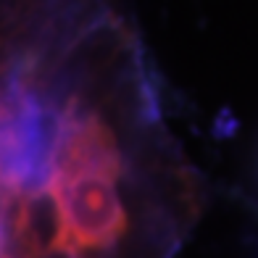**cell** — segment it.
Listing matches in <instances>:
<instances>
[{
	"label": "cell",
	"instance_id": "obj_1",
	"mask_svg": "<svg viewBox=\"0 0 258 258\" xmlns=\"http://www.w3.org/2000/svg\"><path fill=\"white\" fill-rule=\"evenodd\" d=\"M121 150L98 113L69 108L58 121L48 192L55 208L53 250L66 258L108 253L126 234Z\"/></svg>",
	"mask_w": 258,
	"mask_h": 258
},
{
	"label": "cell",
	"instance_id": "obj_2",
	"mask_svg": "<svg viewBox=\"0 0 258 258\" xmlns=\"http://www.w3.org/2000/svg\"><path fill=\"white\" fill-rule=\"evenodd\" d=\"M58 124L48 103L21 82L0 92V182L19 192H37L48 184Z\"/></svg>",
	"mask_w": 258,
	"mask_h": 258
},
{
	"label": "cell",
	"instance_id": "obj_3",
	"mask_svg": "<svg viewBox=\"0 0 258 258\" xmlns=\"http://www.w3.org/2000/svg\"><path fill=\"white\" fill-rule=\"evenodd\" d=\"M6 242V224H3V216H0V248H3Z\"/></svg>",
	"mask_w": 258,
	"mask_h": 258
},
{
	"label": "cell",
	"instance_id": "obj_4",
	"mask_svg": "<svg viewBox=\"0 0 258 258\" xmlns=\"http://www.w3.org/2000/svg\"><path fill=\"white\" fill-rule=\"evenodd\" d=\"M0 258H16V255H0Z\"/></svg>",
	"mask_w": 258,
	"mask_h": 258
}]
</instances>
